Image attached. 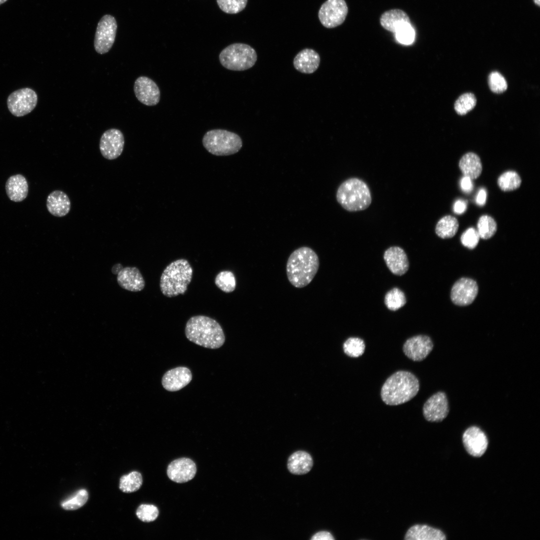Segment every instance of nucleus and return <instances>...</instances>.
Segmentation results:
<instances>
[{"instance_id":"15","label":"nucleus","mask_w":540,"mask_h":540,"mask_svg":"<svg viewBox=\"0 0 540 540\" xmlns=\"http://www.w3.org/2000/svg\"><path fill=\"white\" fill-rule=\"evenodd\" d=\"M134 91L137 99L148 106L156 105L160 100V90L157 84L151 78L141 76L134 83Z\"/></svg>"},{"instance_id":"10","label":"nucleus","mask_w":540,"mask_h":540,"mask_svg":"<svg viewBox=\"0 0 540 540\" xmlns=\"http://www.w3.org/2000/svg\"><path fill=\"white\" fill-rule=\"evenodd\" d=\"M348 12L344 0H327L320 6L318 16L321 24L326 28H334L342 24Z\"/></svg>"},{"instance_id":"31","label":"nucleus","mask_w":540,"mask_h":540,"mask_svg":"<svg viewBox=\"0 0 540 540\" xmlns=\"http://www.w3.org/2000/svg\"><path fill=\"white\" fill-rule=\"evenodd\" d=\"M477 231L480 238L488 240L493 236L497 230V224L494 219L488 215H482L477 223Z\"/></svg>"},{"instance_id":"39","label":"nucleus","mask_w":540,"mask_h":540,"mask_svg":"<svg viewBox=\"0 0 540 540\" xmlns=\"http://www.w3.org/2000/svg\"><path fill=\"white\" fill-rule=\"evenodd\" d=\"M488 83L490 90L496 94L505 92L508 88L507 82L504 76L496 71L490 72L488 77Z\"/></svg>"},{"instance_id":"12","label":"nucleus","mask_w":540,"mask_h":540,"mask_svg":"<svg viewBox=\"0 0 540 540\" xmlns=\"http://www.w3.org/2000/svg\"><path fill=\"white\" fill-rule=\"evenodd\" d=\"M448 402L446 394L438 392L430 397L424 404L422 413L425 419L430 422H440L448 415Z\"/></svg>"},{"instance_id":"25","label":"nucleus","mask_w":540,"mask_h":540,"mask_svg":"<svg viewBox=\"0 0 540 540\" xmlns=\"http://www.w3.org/2000/svg\"><path fill=\"white\" fill-rule=\"evenodd\" d=\"M445 534L440 530L425 524H415L406 534V540H444Z\"/></svg>"},{"instance_id":"1","label":"nucleus","mask_w":540,"mask_h":540,"mask_svg":"<svg viewBox=\"0 0 540 540\" xmlns=\"http://www.w3.org/2000/svg\"><path fill=\"white\" fill-rule=\"evenodd\" d=\"M319 266L318 257L312 249L307 246L298 248L290 254L287 261L288 280L296 288H304L312 281Z\"/></svg>"},{"instance_id":"20","label":"nucleus","mask_w":540,"mask_h":540,"mask_svg":"<svg viewBox=\"0 0 540 540\" xmlns=\"http://www.w3.org/2000/svg\"><path fill=\"white\" fill-rule=\"evenodd\" d=\"M117 275L118 285L124 290L136 292L142 290L144 287V279L136 267L123 268Z\"/></svg>"},{"instance_id":"37","label":"nucleus","mask_w":540,"mask_h":540,"mask_svg":"<svg viewBox=\"0 0 540 540\" xmlns=\"http://www.w3.org/2000/svg\"><path fill=\"white\" fill-rule=\"evenodd\" d=\"M220 9L226 14H236L246 8L248 0H216Z\"/></svg>"},{"instance_id":"14","label":"nucleus","mask_w":540,"mask_h":540,"mask_svg":"<svg viewBox=\"0 0 540 540\" xmlns=\"http://www.w3.org/2000/svg\"><path fill=\"white\" fill-rule=\"evenodd\" d=\"M478 286L474 280L462 278L453 285L450 293L452 302L456 305L466 306L472 304L478 293Z\"/></svg>"},{"instance_id":"13","label":"nucleus","mask_w":540,"mask_h":540,"mask_svg":"<svg viewBox=\"0 0 540 540\" xmlns=\"http://www.w3.org/2000/svg\"><path fill=\"white\" fill-rule=\"evenodd\" d=\"M434 344L430 337L418 335L408 338L404 343L402 350L410 360L414 362L424 360L433 349Z\"/></svg>"},{"instance_id":"3","label":"nucleus","mask_w":540,"mask_h":540,"mask_svg":"<svg viewBox=\"0 0 540 540\" xmlns=\"http://www.w3.org/2000/svg\"><path fill=\"white\" fill-rule=\"evenodd\" d=\"M185 334L190 341L211 349L221 347L225 342L224 331L215 320L205 316H195L187 322Z\"/></svg>"},{"instance_id":"29","label":"nucleus","mask_w":540,"mask_h":540,"mask_svg":"<svg viewBox=\"0 0 540 540\" xmlns=\"http://www.w3.org/2000/svg\"><path fill=\"white\" fill-rule=\"evenodd\" d=\"M497 182L499 188L502 191L510 192L520 187L522 184V179L516 172L508 170L500 176Z\"/></svg>"},{"instance_id":"48","label":"nucleus","mask_w":540,"mask_h":540,"mask_svg":"<svg viewBox=\"0 0 540 540\" xmlns=\"http://www.w3.org/2000/svg\"><path fill=\"white\" fill-rule=\"evenodd\" d=\"M6 0H0V4H4V2H6Z\"/></svg>"},{"instance_id":"8","label":"nucleus","mask_w":540,"mask_h":540,"mask_svg":"<svg viewBox=\"0 0 540 540\" xmlns=\"http://www.w3.org/2000/svg\"><path fill=\"white\" fill-rule=\"evenodd\" d=\"M117 24L115 18L110 14L104 16L99 21L94 40L96 51L100 54L108 52L116 38Z\"/></svg>"},{"instance_id":"28","label":"nucleus","mask_w":540,"mask_h":540,"mask_svg":"<svg viewBox=\"0 0 540 540\" xmlns=\"http://www.w3.org/2000/svg\"><path fill=\"white\" fill-rule=\"evenodd\" d=\"M459 223L456 218L448 215L442 218L437 222L435 232L436 235L443 239L452 238L457 232Z\"/></svg>"},{"instance_id":"27","label":"nucleus","mask_w":540,"mask_h":540,"mask_svg":"<svg viewBox=\"0 0 540 540\" xmlns=\"http://www.w3.org/2000/svg\"><path fill=\"white\" fill-rule=\"evenodd\" d=\"M380 23L384 29L394 33L400 25L410 23V21L409 16L404 11L393 9L386 11L382 14Z\"/></svg>"},{"instance_id":"21","label":"nucleus","mask_w":540,"mask_h":540,"mask_svg":"<svg viewBox=\"0 0 540 540\" xmlns=\"http://www.w3.org/2000/svg\"><path fill=\"white\" fill-rule=\"evenodd\" d=\"M320 58L319 54L314 50L306 48L295 56L293 60L294 66L299 72L310 74L316 72L319 67Z\"/></svg>"},{"instance_id":"16","label":"nucleus","mask_w":540,"mask_h":540,"mask_svg":"<svg viewBox=\"0 0 540 540\" xmlns=\"http://www.w3.org/2000/svg\"><path fill=\"white\" fill-rule=\"evenodd\" d=\"M462 438L466 450L473 456H481L487 449V436L478 426H472L468 428L464 432Z\"/></svg>"},{"instance_id":"11","label":"nucleus","mask_w":540,"mask_h":540,"mask_svg":"<svg viewBox=\"0 0 540 540\" xmlns=\"http://www.w3.org/2000/svg\"><path fill=\"white\" fill-rule=\"evenodd\" d=\"M124 138L122 132L116 128L105 131L100 141V150L102 156L108 160L117 158L122 154Z\"/></svg>"},{"instance_id":"22","label":"nucleus","mask_w":540,"mask_h":540,"mask_svg":"<svg viewBox=\"0 0 540 540\" xmlns=\"http://www.w3.org/2000/svg\"><path fill=\"white\" fill-rule=\"evenodd\" d=\"M46 208L49 212L56 217H62L68 214L71 203L68 196L64 192L56 190L47 197Z\"/></svg>"},{"instance_id":"30","label":"nucleus","mask_w":540,"mask_h":540,"mask_svg":"<svg viewBox=\"0 0 540 540\" xmlns=\"http://www.w3.org/2000/svg\"><path fill=\"white\" fill-rule=\"evenodd\" d=\"M142 484V474L138 472L134 471L120 478L119 488L124 492L130 493L138 490Z\"/></svg>"},{"instance_id":"34","label":"nucleus","mask_w":540,"mask_h":540,"mask_svg":"<svg viewBox=\"0 0 540 540\" xmlns=\"http://www.w3.org/2000/svg\"><path fill=\"white\" fill-rule=\"evenodd\" d=\"M365 348L364 340L358 337L349 338L343 344L344 352L352 358H358L362 355Z\"/></svg>"},{"instance_id":"17","label":"nucleus","mask_w":540,"mask_h":540,"mask_svg":"<svg viewBox=\"0 0 540 540\" xmlns=\"http://www.w3.org/2000/svg\"><path fill=\"white\" fill-rule=\"evenodd\" d=\"M196 472V467L194 462L186 458L173 460L167 468L169 478L177 483H184L192 480Z\"/></svg>"},{"instance_id":"9","label":"nucleus","mask_w":540,"mask_h":540,"mask_svg":"<svg viewBox=\"0 0 540 540\" xmlns=\"http://www.w3.org/2000/svg\"><path fill=\"white\" fill-rule=\"evenodd\" d=\"M38 96L30 88H22L12 92L8 97L7 105L14 116L20 117L30 112L36 106Z\"/></svg>"},{"instance_id":"5","label":"nucleus","mask_w":540,"mask_h":540,"mask_svg":"<svg viewBox=\"0 0 540 540\" xmlns=\"http://www.w3.org/2000/svg\"><path fill=\"white\" fill-rule=\"evenodd\" d=\"M336 198L346 210L358 212L366 209L372 203V195L368 184L358 178H351L338 186Z\"/></svg>"},{"instance_id":"7","label":"nucleus","mask_w":540,"mask_h":540,"mask_svg":"<svg viewBox=\"0 0 540 540\" xmlns=\"http://www.w3.org/2000/svg\"><path fill=\"white\" fill-rule=\"evenodd\" d=\"M219 60L226 68L234 71H244L252 68L257 60L255 50L242 43L231 44L220 52Z\"/></svg>"},{"instance_id":"2","label":"nucleus","mask_w":540,"mask_h":540,"mask_svg":"<svg viewBox=\"0 0 540 540\" xmlns=\"http://www.w3.org/2000/svg\"><path fill=\"white\" fill-rule=\"evenodd\" d=\"M418 380L412 372L398 370L390 376L380 390L382 401L387 405L397 406L406 402L418 392Z\"/></svg>"},{"instance_id":"19","label":"nucleus","mask_w":540,"mask_h":540,"mask_svg":"<svg viewBox=\"0 0 540 540\" xmlns=\"http://www.w3.org/2000/svg\"><path fill=\"white\" fill-rule=\"evenodd\" d=\"M384 258L390 270L394 274L402 276L408 270L409 263L404 250L396 246L388 248L384 252Z\"/></svg>"},{"instance_id":"33","label":"nucleus","mask_w":540,"mask_h":540,"mask_svg":"<svg viewBox=\"0 0 540 540\" xmlns=\"http://www.w3.org/2000/svg\"><path fill=\"white\" fill-rule=\"evenodd\" d=\"M216 285L222 291L230 293L236 288V279L232 272L224 270L220 272L214 280Z\"/></svg>"},{"instance_id":"4","label":"nucleus","mask_w":540,"mask_h":540,"mask_svg":"<svg viewBox=\"0 0 540 540\" xmlns=\"http://www.w3.org/2000/svg\"><path fill=\"white\" fill-rule=\"evenodd\" d=\"M192 268L184 258L170 263L164 270L160 278V286L162 294L172 298L184 294L192 276Z\"/></svg>"},{"instance_id":"44","label":"nucleus","mask_w":540,"mask_h":540,"mask_svg":"<svg viewBox=\"0 0 540 540\" xmlns=\"http://www.w3.org/2000/svg\"><path fill=\"white\" fill-rule=\"evenodd\" d=\"M467 208L466 202L462 200H456L454 205V211L458 214L464 213Z\"/></svg>"},{"instance_id":"24","label":"nucleus","mask_w":540,"mask_h":540,"mask_svg":"<svg viewBox=\"0 0 540 540\" xmlns=\"http://www.w3.org/2000/svg\"><path fill=\"white\" fill-rule=\"evenodd\" d=\"M6 190L11 200L15 202L22 201L28 194V184L26 178L20 174L10 176L6 184Z\"/></svg>"},{"instance_id":"36","label":"nucleus","mask_w":540,"mask_h":540,"mask_svg":"<svg viewBox=\"0 0 540 540\" xmlns=\"http://www.w3.org/2000/svg\"><path fill=\"white\" fill-rule=\"evenodd\" d=\"M88 498V492L84 489L78 490L71 497L61 503L62 507L66 510H74L82 507Z\"/></svg>"},{"instance_id":"43","label":"nucleus","mask_w":540,"mask_h":540,"mask_svg":"<svg viewBox=\"0 0 540 540\" xmlns=\"http://www.w3.org/2000/svg\"><path fill=\"white\" fill-rule=\"evenodd\" d=\"M312 540H334L332 535L327 531H320L316 533L311 538Z\"/></svg>"},{"instance_id":"32","label":"nucleus","mask_w":540,"mask_h":540,"mask_svg":"<svg viewBox=\"0 0 540 540\" xmlns=\"http://www.w3.org/2000/svg\"><path fill=\"white\" fill-rule=\"evenodd\" d=\"M406 299L404 292L400 288H393L385 295L384 304L390 310H396L406 304Z\"/></svg>"},{"instance_id":"46","label":"nucleus","mask_w":540,"mask_h":540,"mask_svg":"<svg viewBox=\"0 0 540 540\" xmlns=\"http://www.w3.org/2000/svg\"><path fill=\"white\" fill-rule=\"evenodd\" d=\"M123 268L122 265L120 264H114L112 268V271L114 274H118V272Z\"/></svg>"},{"instance_id":"47","label":"nucleus","mask_w":540,"mask_h":540,"mask_svg":"<svg viewBox=\"0 0 540 540\" xmlns=\"http://www.w3.org/2000/svg\"><path fill=\"white\" fill-rule=\"evenodd\" d=\"M534 1L536 4L540 6V0H534Z\"/></svg>"},{"instance_id":"41","label":"nucleus","mask_w":540,"mask_h":540,"mask_svg":"<svg viewBox=\"0 0 540 540\" xmlns=\"http://www.w3.org/2000/svg\"><path fill=\"white\" fill-rule=\"evenodd\" d=\"M480 238L477 230L474 228H470L462 233L460 241L465 247L473 249L478 245Z\"/></svg>"},{"instance_id":"18","label":"nucleus","mask_w":540,"mask_h":540,"mask_svg":"<svg viewBox=\"0 0 540 540\" xmlns=\"http://www.w3.org/2000/svg\"><path fill=\"white\" fill-rule=\"evenodd\" d=\"M192 380L190 370L184 366H178L167 371L163 376L162 384L169 392H176L187 386Z\"/></svg>"},{"instance_id":"45","label":"nucleus","mask_w":540,"mask_h":540,"mask_svg":"<svg viewBox=\"0 0 540 540\" xmlns=\"http://www.w3.org/2000/svg\"><path fill=\"white\" fill-rule=\"evenodd\" d=\"M486 192L484 188L480 189L476 198V202L478 204L482 206H484L486 202Z\"/></svg>"},{"instance_id":"40","label":"nucleus","mask_w":540,"mask_h":540,"mask_svg":"<svg viewBox=\"0 0 540 540\" xmlns=\"http://www.w3.org/2000/svg\"><path fill=\"white\" fill-rule=\"evenodd\" d=\"M158 514V510L152 504H141L138 507L136 511L137 517L140 520L146 522L156 520Z\"/></svg>"},{"instance_id":"26","label":"nucleus","mask_w":540,"mask_h":540,"mask_svg":"<svg viewBox=\"0 0 540 540\" xmlns=\"http://www.w3.org/2000/svg\"><path fill=\"white\" fill-rule=\"evenodd\" d=\"M458 166L464 176H468L472 180L478 178L482 170L480 158L472 152L464 154L460 159Z\"/></svg>"},{"instance_id":"6","label":"nucleus","mask_w":540,"mask_h":540,"mask_svg":"<svg viewBox=\"0 0 540 540\" xmlns=\"http://www.w3.org/2000/svg\"><path fill=\"white\" fill-rule=\"evenodd\" d=\"M202 142L208 152L217 156L234 154L242 146V140L238 134L222 129H214L207 132L202 138Z\"/></svg>"},{"instance_id":"42","label":"nucleus","mask_w":540,"mask_h":540,"mask_svg":"<svg viewBox=\"0 0 540 540\" xmlns=\"http://www.w3.org/2000/svg\"><path fill=\"white\" fill-rule=\"evenodd\" d=\"M472 180L468 176H464L460 180V187L462 190L466 192H470L473 188Z\"/></svg>"},{"instance_id":"23","label":"nucleus","mask_w":540,"mask_h":540,"mask_svg":"<svg viewBox=\"0 0 540 540\" xmlns=\"http://www.w3.org/2000/svg\"><path fill=\"white\" fill-rule=\"evenodd\" d=\"M312 466V458L310 454L306 451H296L292 454L288 460V469L294 474H306L311 470Z\"/></svg>"},{"instance_id":"38","label":"nucleus","mask_w":540,"mask_h":540,"mask_svg":"<svg viewBox=\"0 0 540 540\" xmlns=\"http://www.w3.org/2000/svg\"><path fill=\"white\" fill-rule=\"evenodd\" d=\"M394 34L397 40L403 44H412L415 38V31L410 23L400 25Z\"/></svg>"},{"instance_id":"35","label":"nucleus","mask_w":540,"mask_h":540,"mask_svg":"<svg viewBox=\"0 0 540 540\" xmlns=\"http://www.w3.org/2000/svg\"><path fill=\"white\" fill-rule=\"evenodd\" d=\"M476 99L471 92L464 93L459 96L454 103V108L459 115H465L476 106Z\"/></svg>"}]
</instances>
